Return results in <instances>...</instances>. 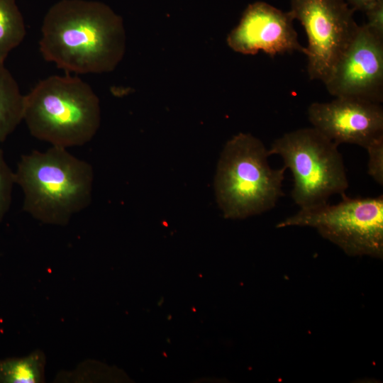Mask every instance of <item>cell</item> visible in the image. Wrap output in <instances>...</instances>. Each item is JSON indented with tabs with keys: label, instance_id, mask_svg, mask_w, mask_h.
Listing matches in <instances>:
<instances>
[{
	"label": "cell",
	"instance_id": "cell-1",
	"mask_svg": "<svg viewBox=\"0 0 383 383\" xmlns=\"http://www.w3.org/2000/svg\"><path fill=\"white\" fill-rule=\"evenodd\" d=\"M43 58L66 73L113 71L126 50L123 21L105 4L61 0L45 14L39 42Z\"/></svg>",
	"mask_w": 383,
	"mask_h": 383
},
{
	"label": "cell",
	"instance_id": "cell-2",
	"mask_svg": "<svg viewBox=\"0 0 383 383\" xmlns=\"http://www.w3.org/2000/svg\"><path fill=\"white\" fill-rule=\"evenodd\" d=\"M94 170L65 148L23 155L14 172L15 184L23 194V210L46 224L67 225L89 206Z\"/></svg>",
	"mask_w": 383,
	"mask_h": 383
},
{
	"label": "cell",
	"instance_id": "cell-3",
	"mask_svg": "<svg viewBox=\"0 0 383 383\" xmlns=\"http://www.w3.org/2000/svg\"><path fill=\"white\" fill-rule=\"evenodd\" d=\"M23 121L31 135L52 146H82L99 128V99L79 77L52 75L25 95Z\"/></svg>",
	"mask_w": 383,
	"mask_h": 383
},
{
	"label": "cell",
	"instance_id": "cell-4",
	"mask_svg": "<svg viewBox=\"0 0 383 383\" xmlns=\"http://www.w3.org/2000/svg\"><path fill=\"white\" fill-rule=\"evenodd\" d=\"M269 157L263 143L250 133H238L226 142L214 178L216 201L226 218L265 213L284 195L287 169L272 168Z\"/></svg>",
	"mask_w": 383,
	"mask_h": 383
},
{
	"label": "cell",
	"instance_id": "cell-5",
	"mask_svg": "<svg viewBox=\"0 0 383 383\" xmlns=\"http://www.w3.org/2000/svg\"><path fill=\"white\" fill-rule=\"evenodd\" d=\"M269 155H279L293 176L292 197L300 209L328 203L345 194L348 180L338 145L313 127L299 128L276 139Z\"/></svg>",
	"mask_w": 383,
	"mask_h": 383
},
{
	"label": "cell",
	"instance_id": "cell-6",
	"mask_svg": "<svg viewBox=\"0 0 383 383\" xmlns=\"http://www.w3.org/2000/svg\"><path fill=\"white\" fill-rule=\"evenodd\" d=\"M301 209L276 226L311 227L350 256H383V196L350 198Z\"/></svg>",
	"mask_w": 383,
	"mask_h": 383
},
{
	"label": "cell",
	"instance_id": "cell-7",
	"mask_svg": "<svg viewBox=\"0 0 383 383\" xmlns=\"http://www.w3.org/2000/svg\"><path fill=\"white\" fill-rule=\"evenodd\" d=\"M289 11L307 35L309 77L324 83L358 30L355 11L345 0H291Z\"/></svg>",
	"mask_w": 383,
	"mask_h": 383
},
{
	"label": "cell",
	"instance_id": "cell-8",
	"mask_svg": "<svg viewBox=\"0 0 383 383\" xmlns=\"http://www.w3.org/2000/svg\"><path fill=\"white\" fill-rule=\"evenodd\" d=\"M335 97L383 100V38L364 24L323 83Z\"/></svg>",
	"mask_w": 383,
	"mask_h": 383
},
{
	"label": "cell",
	"instance_id": "cell-9",
	"mask_svg": "<svg viewBox=\"0 0 383 383\" xmlns=\"http://www.w3.org/2000/svg\"><path fill=\"white\" fill-rule=\"evenodd\" d=\"M312 125L337 144L366 148L383 137V109L379 103L355 98L335 97L329 102H313L307 109Z\"/></svg>",
	"mask_w": 383,
	"mask_h": 383
},
{
	"label": "cell",
	"instance_id": "cell-10",
	"mask_svg": "<svg viewBox=\"0 0 383 383\" xmlns=\"http://www.w3.org/2000/svg\"><path fill=\"white\" fill-rule=\"evenodd\" d=\"M294 20L290 11L263 1L255 2L248 6L238 25L230 32L227 43L243 55H255L260 50L271 57L295 51L304 53Z\"/></svg>",
	"mask_w": 383,
	"mask_h": 383
},
{
	"label": "cell",
	"instance_id": "cell-11",
	"mask_svg": "<svg viewBox=\"0 0 383 383\" xmlns=\"http://www.w3.org/2000/svg\"><path fill=\"white\" fill-rule=\"evenodd\" d=\"M24 101L16 81L0 61V143L23 121Z\"/></svg>",
	"mask_w": 383,
	"mask_h": 383
},
{
	"label": "cell",
	"instance_id": "cell-12",
	"mask_svg": "<svg viewBox=\"0 0 383 383\" xmlns=\"http://www.w3.org/2000/svg\"><path fill=\"white\" fill-rule=\"evenodd\" d=\"M45 357L36 350L23 357L0 360V383H40L45 379Z\"/></svg>",
	"mask_w": 383,
	"mask_h": 383
},
{
	"label": "cell",
	"instance_id": "cell-13",
	"mask_svg": "<svg viewBox=\"0 0 383 383\" xmlns=\"http://www.w3.org/2000/svg\"><path fill=\"white\" fill-rule=\"evenodd\" d=\"M26 30L16 0H0V61L21 44Z\"/></svg>",
	"mask_w": 383,
	"mask_h": 383
},
{
	"label": "cell",
	"instance_id": "cell-14",
	"mask_svg": "<svg viewBox=\"0 0 383 383\" xmlns=\"http://www.w3.org/2000/svg\"><path fill=\"white\" fill-rule=\"evenodd\" d=\"M14 184V172L8 165L0 149V222L10 209Z\"/></svg>",
	"mask_w": 383,
	"mask_h": 383
},
{
	"label": "cell",
	"instance_id": "cell-15",
	"mask_svg": "<svg viewBox=\"0 0 383 383\" xmlns=\"http://www.w3.org/2000/svg\"><path fill=\"white\" fill-rule=\"evenodd\" d=\"M368 154L367 173L378 184L383 185V137L365 148Z\"/></svg>",
	"mask_w": 383,
	"mask_h": 383
},
{
	"label": "cell",
	"instance_id": "cell-16",
	"mask_svg": "<svg viewBox=\"0 0 383 383\" xmlns=\"http://www.w3.org/2000/svg\"><path fill=\"white\" fill-rule=\"evenodd\" d=\"M364 12L367 19L365 24L374 34L383 38V0H376Z\"/></svg>",
	"mask_w": 383,
	"mask_h": 383
},
{
	"label": "cell",
	"instance_id": "cell-17",
	"mask_svg": "<svg viewBox=\"0 0 383 383\" xmlns=\"http://www.w3.org/2000/svg\"><path fill=\"white\" fill-rule=\"evenodd\" d=\"M350 7L355 11H364L367 7L376 0H345Z\"/></svg>",
	"mask_w": 383,
	"mask_h": 383
}]
</instances>
